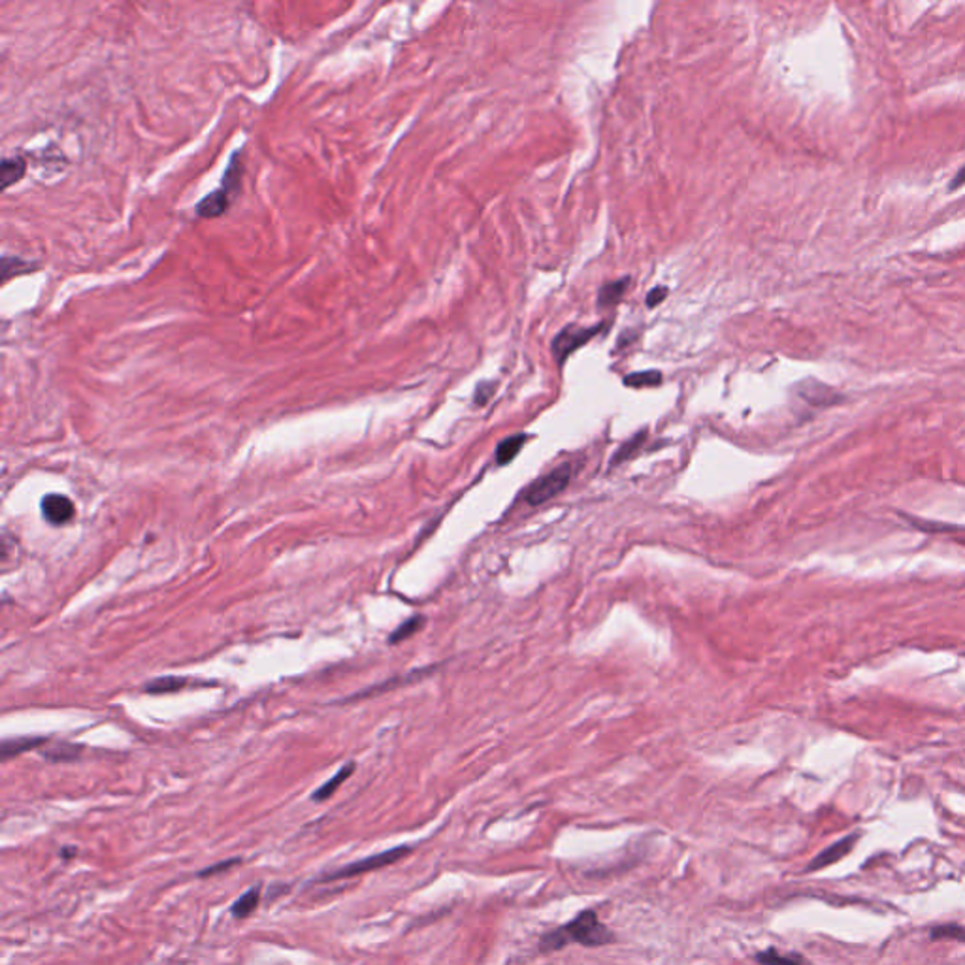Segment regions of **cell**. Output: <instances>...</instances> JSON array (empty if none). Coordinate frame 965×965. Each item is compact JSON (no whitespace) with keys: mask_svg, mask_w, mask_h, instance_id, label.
<instances>
[{"mask_svg":"<svg viewBox=\"0 0 965 965\" xmlns=\"http://www.w3.org/2000/svg\"><path fill=\"white\" fill-rule=\"evenodd\" d=\"M613 943H617L615 931L602 922L596 911L583 909L579 911L570 922L545 931L538 941V948L541 954H551V953H558V950L566 948L570 945L600 948Z\"/></svg>","mask_w":965,"mask_h":965,"instance_id":"1","label":"cell"},{"mask_svg":"<svg viewBox=\"0 0 965 965\" xmlns=\"http://www.w3.org/2000/svg\"><path fill=\"white\" fill-rule=\"evenodd\" d=\"M411 851L413 849L408 847V844H400V847L383 851V852H377V854H372V856H366L362 860H356V862H353L349 866H344V868H339L336 871L326 873L324 877H321V881L331 883V881H339V879L359 877V875H364V873L376 871V869L387 868L391 864L400 862V860H404L408 854H411Z\"/></svg>","mask_w":965,"mask_h":965,"instance_id":"2","label":"cell"},{"mask_svg":"<svg viewBox=\"0 0 965 965\" xmlns=\"http://www.w3.org/2000/svg\"><path fill=\"white\" fill-rule=\"evenodd\" d=\"M570 479H572V466L562 464L555 468L553 471L543 475V478L533 481L525 491L523 498L525 502L530 503V506H541L543 502L558 496L564 488L568 486Z\"/></svg>","mask_w":965,"mask_h":965,"instance_id":"3","label":"cell"},{"mask_svg":"<svg viewBox=\"0 0 965 965\" xmlns=\"http://www.w3.org/2000/svg\"><path fill=\"white\" fill-rule=\"evenodd\" d=\"M600 331H602V326H587V329H581V326H568V329H564L553 339V346H551V349H553V353L556 356V361L562 364L573 351H577L581 346L588 344V341L594 336H596Z\"/></svg>","mask_w":965,"mask_h":965,"instance_id":"4","label":"cell"},{"mask_svg":"<svg viewBox=\"0 0 965 965\" xmlns=\"http://www.w3.org/2000/svg\"><path fill=\"white\" fill-rule=\"evenodd\" d=\"M858 839H860V834H858V831H854V834L844 836L843 839L836 841L834 844H829L828 849H824L822 852H819V854H816V856L811 860L809 866L805 868V873L821 871V869H824V868H829V866H834V864L841 862V860H843L844 856L852 852V849H854V844H856Z\"/></svg>","mask_w":965,"mask_h":965,"instance_id":"5","label":"cell"},{"mask_svg":"<svg viewBox=\"0 0 965 965\" xmlns=\"http://www.w3.org/2000/svg\"><path fill=\"white\" fill-rule=\"evenodd\" d=\"M76 513V508L70 498L63 494H48L42 500V515L53 526L66 525Z\"/></svg>","mask_w":965,"mask_h":965,"instance_id":"6","label":"cell"},{"mask_svg":"<svg viewBox=\"0 0 965 965\" xmlns=\"http://www.w3.org/2000/svg\"><path fill=\"white\" fill-rule=\"evenodd\" d=\"M229 206H230V191L227 187H221L210 192V195L204 197L197 204V214L204 219H214L225 214L229 210Z\"/></svg>","mask_w":965,"mask_h":965,"instance_id":"7","label":"cell"},{"mask_svg":"<svg viewBox=\"0 0 965 965\" xmlns=\"http://www.w3.org/2000/svg\"><path fill=\"white\" fill-rule=\"evenodd\" d=\"M754 960L759 965H814L801 954L781 953V950L775 946H769L762 950V953L754 954Z\"/></svg>","mask_w":965,"mask_h":965,"instance_id":"8","label":"cell"},{"mask_svg":"<svg viewBox=\"0 0 965 965\" xmlns=\"http://www.w3.org/2000/svg\"><path fill=\"white\" fill-rule=\"evenodd\" d=\"M259 899H261V888H259V886L249 888L245 894H242L240 898H237V899L232 903L230 914H232L234 918H237V920L247 918L251 913H253V911L257 909Z\"/></svg>","mask_w":965,"mask_h":965,"instance_id":"9","label":"cell"},{"mask_svg":"<svg viewBox=\"0 0 965 965\" xmlns=\"http://www.w3.org/2000/svg\"><path fill=\"white\" fill-rule=\"evenodd\" d=\"M628 285H630V277H620V279L613 281V284L603 285L600 294H598V306L600 307H610V306L619 304L622 296H625Z\"/></svg>","mask_w":965,"mask_h":965,"instance_id":"10","label":"cell"},{"mask_svg":"<svg viewBox=\"0 0 965 965\" xmlns=\"http://www.w3.org/2000/svg\"><path fill=\"white\" fill-rule=\"evenodd\" d=\"M23 175H25V160L19 157L4 159L3 165H0V182H3V189L16 185Z\"/></svg>","mask_w":965,"mask_h":965,"instance_id":"11","label":"cell"},{"mask_svg":"<svg viewBox=\"0 0 965 965\" xmlns=\"http://www.w3.org/2000/svg\"><path fill=\"white\" fill-rule=\"evenodd\" d=\"M353 771H354V764H347V766L341 767L332 779L326 781L319 790L314 792V796H311V799H314V801H324V799H329V798L339 789V786L344 784V782L351 777Z\"/></svg>","mask_w":965,"mask_h":965,"instance_id":"12","label":"cell"},{"mask_svg":"<svg viewBox=\"0 0 965 965\" xmlns=\"http://www.w3.org/2000/svg\"><path fill=\"white\" fill-rule=\"evenodd\" d=\"M525 441H526V436H525V434H515V436H511V438H508V440L500 441L498 449H496V463H498L500 466L510 464L511 460L518 455V451L523 449Z\"/></svg>","mask_w":965,"mask_h":965,"instance_id":"13","label":"cell"},{"mask_svg":"<svg viewBox=\"0 0 965 965\" xmlns=\"http://www.w3.org/2000/svg\"><path fill=\"white\" fill-rule=\"evenodd\" d=\"M43 743L42 737H18V739H8L3 743V760H8L12 759V756H18L28 749H36L38 745Z\"/></svg>","mask_w":965,"mask_h":965,"instance_id":"14","label":"cell"},{"mask_svg":"<svg viewBox=\"0 0 965 965\" xmlns=\"http://www.w3.org/2000/svg\"><path fill=\"white\" fill-rule=\"evenodd\" d=\"M930 938L933 941L946 939V941L965 943V928L960 926V924H941V926H935V928L930 930Z\"/></svg>","mask_w":965,"mask_h":965,"instance_id":"15","label":"cell"},{"mask_svg":"<svg viewBox=\"0 0 965 965\" xmlns=\"http://www.w3.org/2000/svg\"><path fill=\"white\" fill-rule=\"evenodd\" d=\"M645 438H647V432L643 430V432L635 434V436H634L632 440H628L626 443H622L620 447H619V451H617V453L613 455V458H611V466H619L620 463H625V460L632 458V456L637 453V449H640L642 445H643Z\"/></svg>","mask_w":965,"mask_h":965,"instance_id":"16","label":"cell"},{"mask_svg":"<svg viewBox=\"0 0 965 965\" xmlns=\"http://www.w3.org/2000/svg\"><path fill=\"white\" fill-rule=\"evenodd\" d=\"M35 268H36V264L27 262V261H23L19 257H3V279H4V284L10 277L18 276V274H27V272H31Z\"/></svg>","mask_w":965,"mask_h":965,"instance_id":"17","label":"cell"},{"mask_svg":"<svg viewBox=\"0 0 965 965\" xmlns=\"http://www.w3.org/2000/svg\"><path fill=\"white\" fill-rule=\"evenodd\" d=\"M185 679L183 677H160V679H155L152 682H147V692H153V694H162V692H174V690H180L185 687Z\"/></svg>","mask_w":965,"mask_h":965,"instance_id":"18","label":"cell"},{"mask_svg":"<svg viewBox=\"0 0 965 965\" xmlns=\"http://www.w3.org/2000/svg\"><path fill=\"white\" fill-rule=\"evenodd\" d=\"M660 381H662V374L657 372V370L630 374L625 377V385H628V387H652V385H658Z\"/></svg>","mask_w":965,"mask_h":965,"instance_id":"19","label":"cell"},{"mask_svg":"<svg viewBox=\"0 0 965 965\" xmlns=\"http://www.w3.org/2000/svg\"><path fill=\"white\" fill-rule=\"evenodd\" d=\"M423 622H424V620H423L421 617H413V619L406 620L404 625H402V626H398V630L389 637V642H391V643H400V642L408 640V637H411L415 632H417V630L421 628Z\"/></svg>","mask_w":965,"mask_h":965,"instance_id":"20","label":"cell"},{"mask_svg":"<svg viewBox=\"0 0 965 965\" xmlns=\"http://www.w3.org/2000/svg\"><path fill=\"white\" fill-rule=\"evenodd\" d=\"M82 751V747H74V745H58L55 747L53 751H48L46 756L55 762H65V760H74L78 756V752Z\"/></svg>","mask_w":965,"mask_h":965,"instance_id":"21","label":"cell"},{"mask_svg":"<svg viewBox=\"0 0 965 965\" xmlns=\"http://www.w3.org/2000/svg\"><path fill=\"white\" fill-rule=\"evenodd\" d=\"M240 862H242L240 858L225 860V862H219V864H215V866H210V868L202 869V871L198 873V877H212V875H217V873H221V871H229V869H232L234 866H237Z\"/></svg>","mask_w":965,"mask_h":965,"instance_id":"22","label":"cell"},{"mask_svg":"<svg viewBox=\"0 0 965 965\" xmlns=\"http://www.w3.org/2000/svg\"><path fill=\"white\" fill-rule=\"evenodd\" d=\"M667 292H670V289H667V287H657V289H652V291L647 294V306H649V307L658 306L660 302H664V299L667 296Z\"/></svg>","mask_w":965,"mask_h":965,"instance_id":"23","label":"cell"},{"mask_svg":"<svg viewBox=\"0 0 965 965\" xmlns=\"http://www.w3.org/2000/svg\"><path fill=\"white\" fill-rule=\"evenodd\" d=\"M493 389H494V385L481 383L478 387V391H475V402H478L479 406L486 404V400L491 398V394H493Z\"/></svg>","mask_w":965,"mask_h":965,"instance_id":"24","label":"cell"},{"mask_svg":"<svg viewBox=\"0 0 965 965\" xmlns=\"http://www.w3.org/2000/svg\"><path fill=\"white\" fill-rule=\"evenodd\" d=\"M963 183H965V165H963V167H961V168L958 170V174L954 175V180H953V183H950V185H948V189H950V191H954V189L961 187Z\"/></svg>","mask_w":965,"mask_h":965,"instance_id":"25","label":"cell"},{"mask_svg":"<svg viewBox=\"0 0 965 965\" xmlns=\"http://www.w3.org/2000/svg\"><path fill=\"white\" fill-rule=\"evenodd\" d=\"M70 854H76V849H66V851H63V856H70Z\"/></svg>","mask_w":965,"mask_h":965,"instance_id":"26","label":"cell"}]
</instances>
